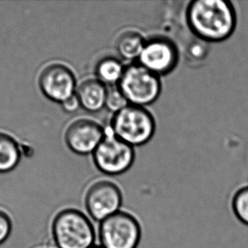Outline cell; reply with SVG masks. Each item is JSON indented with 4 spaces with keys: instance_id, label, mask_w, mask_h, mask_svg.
<instances>
[{
    "instance_id": "cell-1",
    "label": "cell",
    "mask_w": 248,
    "mask_h": 248,
    "mask_svg": "<svg viewBox=\"0 0 248 248\" xmlns=\"http://www.w3.org/2000/svg\"><path fill=\"white\" fill-rule=\"evenodd\" d=\"M191 31L204 42L218 43L232 36L236 26L232 3L225 0H195L186 14Z\"/></svg>"
},
{
    "instance_id": "cell-2",
    "label": "cell",
    "mask_w": 248,
    "mask_h": 248,
    "mask_svg": "<svg viewBox=\"0 0 248 248\" xmlns=\"http://www.w3.org/2000/svg\"><path fill=\"white\" fill-rule=\"evenodd\" d=\"M51 234L56 248H90L97 238L91 218L74 208L58 212L52 221Z\"/></svg>"
},
{
    "instance_id": "cell-3",
    "label": "cell",
    "mask_w": 248,
    "mask_h": 248,
    "mask_svg": "<svg viewBox=\"0 0 248 248\" xmlns=\"http://www.w3.org/2000/svg\"><path fill=\"white\" fill-rule=\"evenodd\" d=\"M112 133L131 147L144 145L155 135V121L144 107L129 104L115 113L111 123Z\"/></svg>"
},
{
    "instance_id": "cell-4",
    "label": "cell",
    "mask_w": 248,
    "mask_h": 248,
    "mask_svg": "<svg viewBox=\"0 0 248 248\" xmlns=\"http://www.w3.org/2000/svg\"><path fill=\"white\" fill-rule=\"evenodd\" d=\"M97 237L101 248H138L141 224L135 215L121 210L98 224Z\"/></svg>"
},
{
    "instance_id": "cell-5",
    "label": "cell",
    "mask_w": 248,
    "mask_h": 248,
    "mask_svg": "<svg viewBox=\"0 0 248 248\" xmlns=\"http://www.w3.org/2000/svg\"><path fill=\"white\" fill-rule=\"evenodd\" d=\"M118 87L129 104L144 107L158 99L162 86L158 76L138 63L125 67Z\"/></svg>"
},
{
    "instance_id": "cell-6",
    "label": "cell",
    "mask_w": 248,
    "mask_h": 248,
    "mask_svg": "<svg viewBox=\"0 0 248 248\" xmlns=\"http://www.w3.org/2000/svg\"><path fill=\"white\" fill-rule=\"evenodd\" d=\"M133 147L116 138L106 134L93 153V161L97 169L108 175H118L126 172L133 165Z\"/></svg>"
},
{
    "instance_id": "cell-7",
    "label": "cell",
    "mask_w": 248,
    "mask_h": 248,
    "mask_svg": "<svg viewBox=\"0 0 248 248\" xmlns=\"http://www.w3.org/2000/svg\"><path fill=\"white\" fill-rule=\"evenodd\" d=\"M84 202L91 219L100 223L121 211L123 195L121 188L113 181L100 180L88 187Z\"/></svg>"
},
{
    "instance_id": "cell-8",
    "label": "cell",
    "mask_w": 248,
    "mask_h": 248,
    "mask_svg": "<svg viewBox=\"0 0 248 248\" xmlns=\"http://www.w3.org/2000/svg\"><path fill=\"white\" fill-rule=\"evenodd\" d=\"M178 61L179 51L174 42L166 37L156 36L146 41L138 64L160 77L170 73Z\"/></svg>"
},
{
    "instance_id": "cell-9",
    "label": "cell",
    "mask_w": 248,
    "mask_h": 248,
    "mask_svg": "<svg viewBox=\"0 0 248 248\" xmlns=\"http://www.w3.org/2000/svg\"><path fill=\"white\" fill-rule=\"evenodd\" d=\"M38 84L45 97L60 104L76 95L78 89L73 71L61 63L46 65L39 75Z\"/></svg>"
},
{
    "instance_id": "cell-10",
    "label": "cell",
    "mask_w": 248,
    "mask_h": 248,
    "mask_svg": "<svg viewBox=\"0 0 248 248\" xmlns=\"http://www.w3.org/2000/svg\"><path fill=\"white\" fill-rule=\"evenodd\" d=\"M106 132L104 127L90 119H79L68 126L64 133V140L68 148L75 154L87 155L93 154Z\"/></svg>"
},
{
    "instance_id": "cell-11",
    "label": "cell",
    "mask_w": 248,
    "mask_h": 248,
    "mask_svg": "<svg viewBox=\"0 0 248 248\" xmlns=\"http://www.w3.org/2000/svg\"><path fill=\"white\" fill-rule=\"evenodd\" d=\"M107 94L106 85L97 78L82 81L76 92L81 107L91 113L98 112L105 106Z\"/></svg>"
},
{
    "instance_id": "cell-12",
    "label": "cell",
    "mask_w": 248,
    "mask_h": 248,
    "mask_svg": "<svg viewBox=\"0 0 248 248\" xmlns=\"http://www.w3.org/2000/svg\"><path fill=\"white\" fill-rule=\"evenodd\" d=\"M145 44L146 40L141 33L137 31H125L118 37L116 50L125 61H135L140 57Z\"/></svg>"
},
{
    "instance_id": "cell-13",
    "label": "cell",
    "mask_w": 248,
    "mask_h": 248,
    "mask_svg": "<svg viewBox=\"0 0 248 248\" xmlns=\"http://www.w3.org/2000/svg\"><path fill=\"white\" fill-rule=\"evenodd\" d=\"M124 69V64L117 58L107 56L97 62L95 73L102 83L114 86L121 81Z\"/></svg>"
},
{
    "instance_id": "cell-14",
    "label": "cell",
    "mask_w": 248,
    "mask_h": 248,
    "mask_svg": "<svg viewBox=\"0 0 248 248\" xmlns=\"http://www.w3.org/2000/svg\"><path fill=\"white\" fill-rule=\"evenodd\" d=\"M20 159L18 142L10 135L0 131V173L14 170L19 164Z\"/></svg>"
},
{
    "instance_id": "cell-15",
    "label": "cell",
    "mask_w": 248,
    "mask_h": 248,
    "mask_svg": "<svg viewBox=\"0 0 248 248\" xmlns=\"http://www.w3.org/2000/svg\"><path fill=\"white\" fill-rule=\"evenodd\" d=\"M232 208L239 220L248 225V186L236 191L232 201Z\"/></svg>"
},
{
    "instance_id": "cell-16",
    "label": "cell",
    "mask_w": 248,
    "mask_h": 248,
    "mask_svg": "<svg viewBox=\"0 0 248 248\" xmlns=\"http://www.w3.org/2000/svg\"><path fill=\"white\" fill-rule=\"evenodd\" d=\"M129 105L128 101L121 93L119 87H111L108 89L105 106L114 114Z\"/></svg>"
},
{
    "instance_id": "cell-17",
    "label": "cell",
    "mask_w": 248,
    "mask_h": 248,
    "mask_svg": "<svg viewBox=\"0 0 248 248\" xmlns=\"http://www.w3.org/2000/svg\"><path fill=\"white\" fill-rule=\"evenodd\" d=\"M11 221L9 215L0 209V244L3 243L10 235Z\"/></svg>"
},
{
    "instance_id": "cell-18",
    "label": "cell",
    "mask_w": 248,
    "mask_h": 248,
    "mask_svg": "<svg viewBox=\"0 0 248 248\" xmlns=\"http://www.w3.org/2000/svg\"><path fill=\"white\" fill-rule=\"evenodd\" d=\"M62 104V108L65 112L67 113H74L78 110L79 107H81L79 100H78L77 95H74L73 97H70L69 99L64 101Z\"/></svg>"
},
{
    "instance_id": "cell-19",
    "label": "cell",
    "mask_w": 248,
    "mask_h": 248,
    "mask_svg": "<svg viewBox=\"0 0 248 248\" xmlns=\"http://www.w3.org/2000/svg\"><path fill=\"white\" fill-rule=\"evenodd\" d=\"M203 46L200 44H194L190 48V55L195 59H200L204 57V48Z\"/></svg>"
},
{
    "instance_id": "cell-20",
    "label": "cell",
    "mask_w": 248,
    "mask_h": 248,
    "mask_svg": "<svg viewBox=\"0 0 248 248\" xmlns=\"http://www.w3.org/2000/svg\"><path fill=\"white\" fill-rule=\"evenodd\" d=\"M101 248L100 246H99V245H98V246L94 245V246H93V247H92V248Z\"/></svg>"
},
{
    "instance_id": "cell-21",
    "label": "cell",
    "mask_w": 248,
    "mask_h": 248,
    "mask_svg": "<svg viewBox=\"0 0 248 248\" xmlns=\"http://www.w3.org/2000/svg\"></svg>"
}]
</instances>
